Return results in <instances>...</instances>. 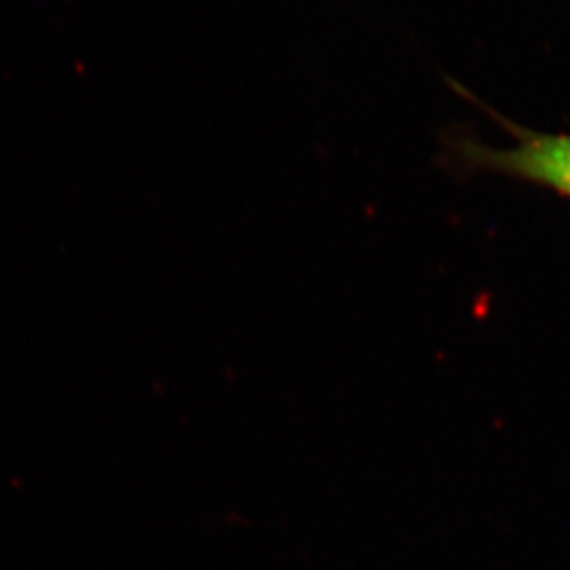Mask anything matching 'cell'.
Instances as JSON below:
<instances>
[{
  "label": "cell",
  "mask_w": 570,
  "mask_h": 570,
  "mask_svg": "<svg viewBox=\"0 0 570 570\" xmlns=\"http://www.w3.org/2000/svg\"><path fill=\"white\" fill-rule=\"evenodd\" d=\"M450 86L461 97L471 100L472 105L488 111L505 132L513 136L515 142L513 147L508 148L489 147L466 134L449 132L443 138L441 154L444 167L460 175H504L513 180L544 187L570 200V134L535 132L530 128L519 127L480 102L469 89L455 83L454 80H450Z\"/></svg>",
  "instance_id": "obj_1"
}]
</instances>
